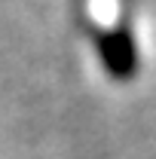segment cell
Wrapping results in <instances>:
<instances>
[{
	"label": "cell",
	"mask_w": 156,
	"mask_h": 159,
	"mask_svg": "<svg viewBox=\"0 0 156 159\" xmlns=\"http://www.w3.org/2000/svg\"><path fill=\"white\" fill-rule=\"evenodd\" d=\"M98 55L113 80H132L138 70V49L129 28H113L98 37Z\"/></svg>",
	"instance_id": "cell-1"
}]
</instances>
